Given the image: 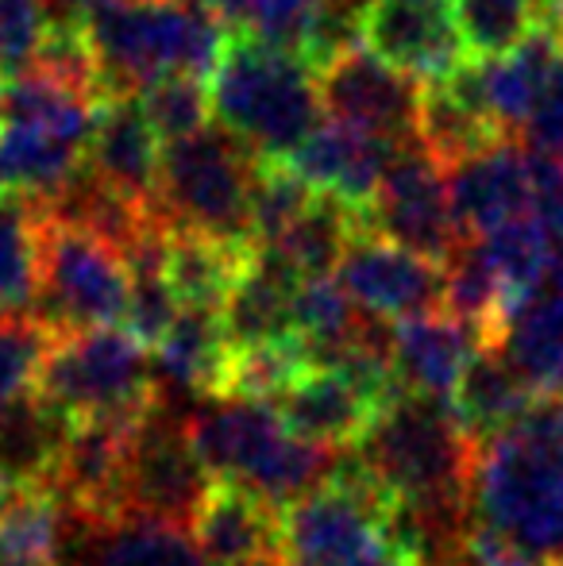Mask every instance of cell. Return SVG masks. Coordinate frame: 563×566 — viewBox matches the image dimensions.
Segmentation results:
<instances>
[{
	"mask_svg": "<svg viewBox=\"0 0 563 566\" xmlns=\"http://www.w3.org/2000/svg\"><path fill=\"white\" fill-rule=\"evenodd\" d=\"M471 505L549 563L563 552V397H536L518 424L482 443Z\"/></svg>",
	"mask_w": 563,
	"mask_h": 566,
	"instance_id": "cell-1",
	"label": "cell"
},
{
	"mask_svg": "<svg viewBox=\"0 0 563 566\" xmlns=\"http://www.w3.org/2000/svg\"><path fill=\"white\" fill-rule=\"evenodd\" d=\"M212 116L259 163H290L293 150L321 127L316 70L251 31H228L225 54L209 77Z\"/></svg>",
	"mask_w": 563,
	"mask_h": 566,
	"instance_id": "cell-2",
	"label": "cell"
},
{
	"mask_svg": "<svg viewBox=\"0 0 563 566\" xmlns=\"http://www.w3.org/2000/svg\"><path fill=\"white\" fill-rule=\"evenodd\" d=\"M101 97L124 101L166 74L209 82L228 43V28L209 8L178 0H97L85 23Z\"/></svg>",
	"mask_w": 563,
	"mask_h": 566,
	"instance_id": "cell-3",
	"label": "cell"
},
{
	"mask_svg": "<svg viewBox=\"0 0 563 566\" xmlns=\"http://www.w3.org/2000/svg\"><path fill=\"white\" fill-rule=\"evenodd\" d=\"M186 436L212 482L243 485L279 509H290L329 482L344 459V451L290 436L279 412L263 401L209 397L194 417H186Z\"/></svg>",
	"mask_w": 563,
	"mask_h": 566,
	"instance_id": "cell-4",
	"label": "cell"
},
{
	"mask_svg": "<svg viewBox=\"0 0 563 566\" xmlns=\"http://www.w3.org/2000/svg\"><path fill=\"white\" fill-rule=\"evenodd\" d=\"M259 158L225 127H205L189 139L166 143L158 166L155 217L166 231H197L225 243L251 239V186Z\"/></svg>",
	"mask_w": 563,
	"mask_h": 566,
	"instance_id": "cell-5",
	"label": "cell"
},
{
	"mask_svg": "<svg viewBox=\"0 0 563 566\" xmlns=\"http://www.w3.org/2000/svg\"><path fill=\"white\" fill-rule=\"evenodd\" d=\"M62 417L77 420H143L158 401L155 358L124 328H90L51 343L35 378Z\"/></svg>",
	"mask_w": 563,
	"mask_h": 566,
	"instance_id": "cell-6",
	"label": "cell"
},
{
	"mask_svg": "<svg viewBox=\"0 0 563 566\" xmlns=\"http://www.w3.org/2000/svg\"><path fill=\"white\" fill-rule=\"evenodd\" d=\"M394 509L398 501L347 448L329 482L282 513V566H375L394 552Z\"/></svg>",
	"mask_w": 563,
	"mask_h": 566,
	"instance_id": "cell-7",
	"label": "cell"
},
{
	"mask_svg": "<svg viewBox=\"0 0 563 566\" xmlns=\"http://www.w3.org/2000/svg\"><path fill=\"white\" fill-rule=\"evenodd\" d=\"M128 290V259L108 239L43 217V266L35 305L28 313L31 321L43 324L54 339L90 328H121Z\"/></svg>",
	"mask_w": 563,
	"mask_h": 566,
	"instance_id": "cell-8",
	"label": "cell"
},
{
	"mask_svg": "<svg viewBox=\"0 0 563 566\" xmlns=\"http://www.w3.org/2000/svg\"><path fill=\"white\" fill-rule=\"evenodd\" d=\"M209 490L212 474L189 443L186 420L170 417L158 401L132 436L128 470H124V516H143L189 532Z\"/></svg>",
	"mask_w": 563,
	"mask_h": 566,
	"instance_id": "cell-9",
	"label": "cell"
},
{
	"mask_svg": "<svg viewBox=\"0 0 563 566\" xmlns=\"http://www.w3.org/2000/svg\"><path fill=\"white\" fill-rule=\"evenodd\" d=\"M363 224L375 235L394 239V243L409 247L440 266L467 239L456 224V212H451L448 170L417 139H409L398 150Z\"/></svg>",
	"mask_w": 563,
	"mask_h": 566,
	"instance_id": "cell-10",
	"label": "cell"
},
{
	"mask_svg": "<svg viewBox=\"0 0 563 566\" xmlns=\"http://www.w3.org/2000/svg\"><path fill=\"white\" fill-rule=\"evenodd\" d=\"M332 277L344 285V293L363 313L383 316L390 324L425 313H444L448 277H444L440 262L367 228L347 243Z\"/></svg>",
	"mask_w": 563,
	"mask_h": 566,
	"instance_id": "cell-11",
	"label": "cell"
},
{
	"mask_svg": "<svg viewBox=\"0 0 563 566\" xmlns=\"http://www.w3.org/2000/svg\"><path fill=\"white\" fill-rule=\"evenodd\" d=\"M316 90H321L324 113L340 124L394 143L417 139L425 85L371 54L367 46H352L316 70Z\"/></svg>",
	"mask_w": 563,
	"mask_h": 566,
	"instance_id": "cell-12",
	"label": "cell"
},
{
	"mask_svg": "<svg viewBox=\"0 0 563 566\" xmlns=\"http://www.w3.org/2000/svg\"><path fill=\"white\" fill-rule=\"evenodd\" d=\"M363 46L421 85H440L467 66L451 0H371Z\"/></svg>",
	"mask_w": 563,
	"mask_h": 566,
	"instance_id": "cell-13",
	"label": "cell"
},
{
	"mask_svg": "<svg viewBox=\"0 0 563 566\" xmlns=\"http://www.w3.org/2000/svg\"><path fill=\"white\" fill-rule=\"evenodd\" d=\"M143 420H77L51 478V493L62 501V509L97 521H121L124 470H128L132 436Z\"/></svg>",
	"mask_w": 563,
	"mask_h": 566,
	"instance_id": "cell-14",
	"label": "cell"
},
{
	"mask_svg": "<svg viewBox=\"0 0 563 566\" xmlns=\"http://www.w3.org/2000/svg\"><path fill=\"white\" fill-rule=\"evenodd\" d=\"M448 193L456 224L467 239L536 212V181L529 150L505 135L494 147L463 158L448 170Z\"/></svg>",
	"mask_w": 563,
	"mask_h": 566,
	"instance_id": "cell-15",
	"label": "cell"
},
{
	"mask_svg": "<svg viewBox=\"0 0 563 566\" xmlns=\"http://www.w3.org/2000/svg\"><path fill=\"white\" fill-rule=\"evenodd\" d=\"M402 147L406 143L359 132V127L340 124V119H321V127L293 150L290 166L313 186V193L336 197L347 209L367 217L378 186H383L386 170L394 166Z\"/></svg>",
	"mask_w": 563,
	"mask_h": 566,
	"instance_id": "cell-16",
	"label": "cell"
},
{
	"mask_svg": "<svg viewBox=\"0 0 563 566\" xmlns=\"http://www.w3.org/2000/svg\"><path fill=\"white\" fill-rule=\"evenodd\" d=\"M271 409L279 412L285 432L298 436V440L347 451L367 436V428L383 412V401H375L347 374L324 370V366H305L274 397Z\"/></svg>",
	"mask_w": 563,
	"mask_h": 566,
	"instance_id": "cell-17",
	"label": "cell"
},
{
	"mask_svg": "<svg viewBox=\"0 0 563 566\" xmlns=\"http://www.w3.org/2000/svg\"><path fill=\"white\" fill-rule=\"evenodd\" d=\"M282 513L243 485L212 482L189 536L212 566H282Z\"/></svg>",
	"mask_w": 563,
	"mask_h": 566,
	"instance_id": "cell-18",
	"label": "cell"
},
{
	"mask_svg": "<svg viewBox=\"0 0 563 566\" xmlns=\"http://www.w3.org/2000/svg\"><path fill=\"white\" fill-rule=\"evenodd\" d=\"M85 166L136 209L155 212L158 193V166H163V143L150 132V124L139 113L136 97L108 101L93 127Z\"/></svg>",
	"mask_w": 563,
	"mask_h": 566,
	"instance_id": "cell-19",
	"label": "cell"
},
{
	"mask_svg": "<svg viewBox=\"0 0 563 566\" xmlns=\"http://www.w3.org/2000/svg\"><path fill=\"white\" fill-rule=\"evenodd\" d=\"M482 347L471 324L451 313H425L394 324V374L406 394L451 401L475 350Z\"/></svg>",
	"mask_w": 563,
	"mask_h": 566,
	"instance_id": "cell-20",
	"label": "cell"
},
{
	"mask_svg": "<svg viewBox=\"0 0 563 566\" xmlns=\"http://www.w3.org/2000/svg\"><path fill=\"white\" fill-rule=\"evenodd\" d=\"M70 432H74V420L35 397V389L4 405L0 409V497L23 490H51Z\"/></svg>",
	"mask_w": 563,
	"mask_h": 566,
	"instance_id": "cell-21",
	"label": "cell"
},
{
	"mask_svg": "<svg viewBox=\"0 0 563 566\" xmlns=\"http://www.w3.org/2000/svg\"><path fill=\"white\" fill-rule=\"evenodd\" d=\"M556 59H560V46L544 31H533L518 51L502 54V59L467 62L463 77L471 85L475 101L482 105V113L510 135L518 127H525V119L533 116Z\"/></svg>",
	"mask_w": 563,
	"mask_h": 566,
	"instance_id": "cell-22",
	"label": "cell"
},
{
	"mask_svg": "<svg viewBox=\"0 0 563 566\" xmlns=\"http://www.w3.org/2000/svg\"><path fill=\"white\" fill-rule=\"evenodd\" d=\"M533 401H536V394L521 381V374L510 366L502 347L482 343L471 363H467L448 409H451V417H456V424L467 432V440H471L475 448H482V443H490L494 436H502L505 428L518 424Z\"/></svg>",
	"mask_w": 563,
	"mask_h": 566,
	"instance_id": "cell-23",
	"label": "cell"
},
{
	"mask_svg": "<svg viewBox=\"0 0 563 566\" xmlns=\"http://www.w3.org/2000/svg\"><path fill=\"white\" fill-rule=\"evenodd\" d=\"M150 358H155L158 386L181 389V394L220 397L232 343H228V332L220 324V313H212V308H181V316L166 332V339L150 350Z\"/></svg>",
	"mask_w": 563,
	"mask_h": 566,
	"instance_id": "cell-24",
	"label": "cell"
},
{
	"mask_svg": "<svg viewBox=\"0 0 563 566\" xmlns=\"http://www.w3.org/2000/svg\"><path fill=\"white\" fill-rule=\"evenodd\" d=\"M256 259V247L225 243V239L197 235V231H170L166 239V282L174 285L181 308H212L228 301L243 270Z\"/></svg>",
	"mask_w": 563,
	"mask_h": 566,
	"instance_id": "cell-25",
	"label": "cell"
},
{
	"mask_svg": "<svg viewBox=\"0 0 563 566\" xmlns=\"http://www.w3.org/2000/svg\"><path fill=\"white\" fill-rule=\"evenodd\" d=\"M498 347L536 397H563V285H544L529 297Z\"/></svg>",
	"mask_w": 563,
	"mask_h": 566,
	"instance_id": "cell-26",
	"label": "cell"
},
{
	"mask_svg": "<svg viewBox=\"0 0 563 566\" xmlns=\"http://www.w3.org/2000/svg\"><path fill=\"white\" fill-rule=\"evenodd\" d=\"M43 266V217L31 197H0V321L28 316Z\"/></svg>",
	"mask_w": 563,
	"mask_h": 566,
	"instance_id": "cell-27",
	"label": "cell"
},
{
	"mask_svg": "<svg viewBox=\"0 0 563 566\" xmlns=\"http://www.w3.org/2000/svg\"><path fill=\"white\" fill-rule=\"evenodd\" d=\"M363 228L367 224H363V217L355 209H347L336 197L316 193V201L309 205L305 217L285 231L282 239H274V243H267V247H274L301 277H321V274H336L347 243H352Z\"/></svg>",
	"mask_w": 563,
	"mask_h": 566,
	"instance_id": "cell-28",
	"label": "cell"
},
{
	"mask_svg": "<svg viewBox=\"0 0 563 566\" xmlns=\"http://www.w3.org/2000/svg\"><path fill=\"white\" fill-rule=\"evenodd\" d=\"M479 247L487 254L490 270L498 274V282H502L513 313L549 285L552 243L536 217H521L487 231V235H479Z\"/></svg>",
	"mask_w": 563,
	"mask_h": 566,
	"instance_id": "cell-29",
	"label": "cell"
},
{
	"mask_svg": "<svg viewBox=\"0 0 563 566\" xmlns=\"http://www.w3.org/2000/svg\"><path fill=\"white\" fill-rule=\"evenodd\" d=\"M451 15L471 62L502 59L536 31V0H451Z\"/></svg>",
	"mask_w": 563,
	"mask_h": 566,
	"instance_id": "cell-30",
	"label": "cell"
},
{
	"mask_svg": "<svg viewBox=\"0 0 563 566\" xmlns=\"http://www.w3.org/2000/svg\"><path fill=\"white\" fill-rule=\"evenodd\" d=\"M305 366H309V358L298 336L279 339V343H259V347H232L220 397L271 405Z\"/></svg>",
	"mask_w": 563,
	"mask_h": 566,
	"instance_id": "cell-31",
	"label": "cell"
},
{
	"mask_svg": "<svg viewBox=\"0 0 563 566\" xmlns=\"http://www.w3.org/2000/svg\"><path fill=\"white\" fill-rule=\"evenodd\" d=\"M139 113L150 124V132L158 135V143H178L189 135L205 132L212 113V97L209 85L201 77L189 74H166L158 82H150L147 90L136 93Z\"/></svg>",
	"mask_w": 563,
	"mask_h": 566,
	"instance_id": "cell-32",
	"label": "cell"
},
{
	"mask_svg": "<svg viewBox=\"0 0 563 566\" xmlns=\"http://www.w3.org/2000/svg\"><path fill=\"white\" fill-rule=\"evenodd\" d=\"M316 201L313 186L290 163H259L251 186V239L267 247L282 239Z\"/></svg>",
	"mask_w": 563,
	"mask_h": 566,
	"instance_id": "cell-33",
	"label": "cell"
},
{
	"mask_svg": "<svg viewBox=\"0 0 563 566\" xmlns=\"http://www.w3.org/2000/svg\"><path fill=\"white\" fill-rule=\"evenodd\" d=\"M51 343L54 336L31 316L0 321V409L35 389L39 366H43Z\"/></svg>",
	"mask_w": 563,
	"mask_h": 566,
	"instance_id": "cell-34",
	"label": "cell"
},
{
	"mask_svg": "<svg viewBox=\"0 0 563 566\" xmlns=\"http://www.w3.org/2000/svg\"><path fill=\"white\" fill-rule=\"evenodd\" d=\"M521 139H525V150L544 158H560L563 163V51L552 66L549 82H544V93L536 101L533 116L521 127Z\"/></svg>",
	"mask_w": 563,
	"mask_h": 566,
	"instance_id": "cell-35",
	"label": "cell"
},
{
	"mask_svg": "<svg viewBox=\"0 0 563 566\" xmlns=\"http://www.w3.org/2000/svg\"><path fill=\"white\" fill-rule=\"evenodd\" d=\"M51 35H85V23L97 0H39Z\"/></svg>",
	"mask_w": 563,
	"mask_h": 566,
	"instance_id": "cell-36",
	"label": "cell"
}]
</instances>
